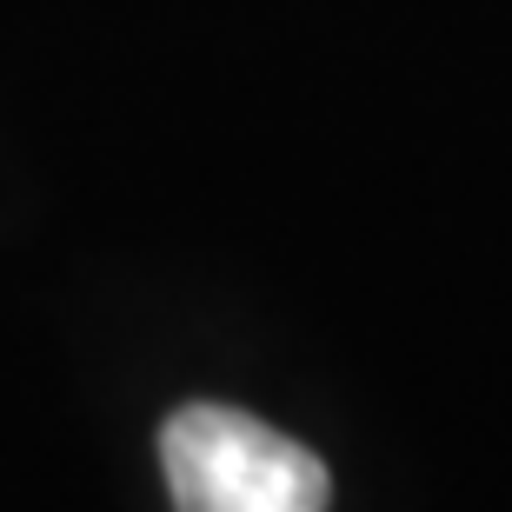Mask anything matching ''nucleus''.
Listing matches in <instances>:
<instances>
[{"label":"nucleus","instance_id":"nucleus-1","mask_svg":"<svg viewBox=\"0 0 512 512\" xmlns=\"http://www.w3.org/2000/svg\"><path fill=\"white\" fill-rule=\"evenodd\" d=\"M160 473L173 512H326L333 499L320 453L240 406H180L160 426Z\"/></svg>","mask_w":512,"mask_h":512}]
</instances>
